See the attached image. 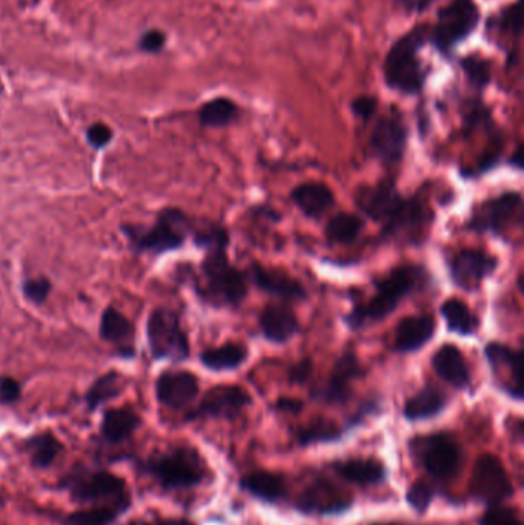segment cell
<instances>
[{
    "instance_id": "484cf974",
    "label": "cell",
    "mask_w": 524,
    "mask_h": 525,
    "mask_svg": "<svg viewBox=\"0 0 524 525\" xmlns=\"http://www.w3.org/2000/svg\"><path fill=\"white\" fill-rule=\"evenodd\" d=\"M332 470L348 483L360 487L380 486L388 478L385 464L374 458H348L332 463Z\"/></svg>"
},
{
    "instance_id": "ac0fdd59",
    "label": "cell",
    "mask_w": 524,
    "mask_h": 525,
    "mask_svg": "<svg viewBox=\"0 0 524 525\" xmlns=\"http://www.w3.org/2000/svg\"><path fill=\"white\" fill-rule=\"evenodd\" d=\"M409 131L402 117L389 114L380 117L372 128L369 146L377 160L386 166L402 162L408 148Z\"/></svg>"
},
{
    "instance_id": "1f68e13d",
    "label": "cell",
    "mask_w": 524,
    "mask_h": 525,
    "mask_svg": "<svg viewBox=\"0 0 524 525\" xmlns=\"http://www.w3.org/2000/svg\"><path fill=\"white\" fill-rule=\"evenodd\" d=\"M440 314L446 321L448 331L458 337L471 338L480 329V320L477 315L472 314L468 304L458 298H448L440 306Z\"/></svg>"
},
{
    "instance_id": "277c9868",
    "label": "cell",
    "mask_w": 524,
    "mask_h": 525,
    "mask_svg": "<svg viewBox=\"0 0 524 525\" xmlns=\"http://www.w3.org/2000/svg\"><path fill=\"white\" fill-rule=\"evenodd\" d=\"M59 487L77 504L114 506L125 512H128L133 504L127 483L108 470L74 467L68 475L60 479Z\"/></svg>"
},
{
    "instance_id": "d6986e66",
    "label": "cell",
    "mask_w": 524,
    "mask_h": 525,
    "mask_svg": "<svg viewBox=\"0 0 524 525\" xmlns=\"http://www.w3.org/2000/svg\"><path fill=\"white\" fill-rule=\"evenodd\" d=\"M199 395V380L188 370H166L157 378L156 397L168 409L191 406Z\"/></svg>"
},
{
    "instance_id": "d6a6232c",
    "label": "cell",
    "mask_w": 524,
    "mask_h": 525,
    "mask_svg": "<svg viewBox=\"0 0 524 525\" xmlns=\"http://www.w3.org/2000/svg\"><path fill=\"white\" fill-rule=\"evenodd\" d=\"M24 450L34 469L47 470L64 452V444L51 432L37 433L25 441Z\"/></svg>"
},
{
    "instance_id": "d4e9b609",
    "label": "cell",
    "mask_w": 524,
    "mask_h": 525,
    "mask_svg": "<svg viewBox=\"0 0 524 525\" xmlns=\"http://www.w3.org/2000/svg\"><path fill=\"white\" fill-rule=\"evenodd\" d=\"M240 490L259 499V501L276 506L288 498V484L285 476L268 470H256L240 479Z\"/></svg>"
},
{
    "instance_id": "11a10c76",
    "label": "cell",
    "mask_w": 524,
    "mask_h": 525,
    "mask_svg": "<svg viewBox=\"0 0 524 525\" xmlns=\"http://www.w3.org/2000/svg\"><path fill=\"white\" fill-rule=\"evenodd\" d=\"M4 502H5L4 496L0 495V507L4 506Z\"/></svg>"
},
{
    "instance_id": "74e56055",
    "label": "cell",
    "mask_w": 524,
    "mask_h": 525,
    "mask_svg": "<svg viewBox=\"0 0 524 525\" xmlns=\"http://www.w3.org/2000/svg\"><path fill=\"white\" fill-rule=\"evenodd\" d=\"M122 392V378L117 372H108L103 377L97 378L87 392L88 410L94 412L97 407L103 406L107 401L113 400Z\"/></svg>"
},
{
    "instance_id": "681fc988",
    "label": "cell",
    "mask_w": 524,
    "mask_h": 525,
    "mask_svg": "<svg viewBox=\"0 0 524 525\" xmlns=\"http://www.w3.org/2000/svg\"><path fill=\"white\" fill-rule=\"evenodd\" d=\"M166 36L162 31L151 30L143 34L139 42V48L145 53H160L165 47Z\"/></svg>"
},
{
    "instance_id": "5b68a950",
    "label": "cell",
    "mask_w": 524,
    "mask_h": 525,
    "mask_svg": "<svg viewBox=\"0 0 524 525\" xmlns=\"http://www.w3.org/2000/svg\"><path fill=\"white\" fill-rule=\"evenodd\" d=\"M425 39V30L415 28L392 45L383 68L386 85L391 90L405 96H417L422 93L426 83V71L420 59V50Z\"/></svg>"
},
{
    "instance_id": "ba28073f",
    "label": "cell",
    "mask_w": 524,
    "mask_h": 525,
    "mask_svg": "<svg viewBox=\"0 0 524 525\" xmlns=\"http://www.w3.org/2000/svg\"><path fill=\"white\" fill-rule=\"evenodd\" d=\"M412 455L435 481L446 483L457 476L463 461V452L449 433L415 436L411 443Z\"/></svg>"
},
{
    "instance_id": "52a82bcc",
    "label": "cell",
    "mask_w": 524,
    "mask_h": 525,
    "mask_svg": "<svg viewBox=\"0 0 524 525\" xmlns=\"http://www.w3.org/2000/svg\"><path fill=\"white\" fill-rule=\"evenodd\" d=\"M523 226V195L508 191L485 200L472 211L465 228L477 234L508 238L512 229Z\"/></svg>"
},
{
    "instance_id": "44dd1931",
    "label": "cell",
    "mask_w": 524,
    "mask_h": 525,
    "mask_svg": "<svg viewBox=\"0 0 524 525\" xmlns=\"http://www.w3.org/2000/svg\"><path fill=\"white\" fill-rule=\"evenodd\" d=\"M246 277L249 283H253L259 291L271 297L283 301H305L308 298V292L299 280L277 269H269L259 263H253L249 266Z\"/></svg>"
},
{
    "instance_id": "e0dca14e",
    "label": "cell",
    "mask_w": 524,
    "mask_h": 525,
    "mask_svg": "<svg viewBox=\"0 0 524 525\" xmlns=\"http://www.w3.org/2000/svg\"><path fill=\"white\" fill-rule=\"evenodd\" d=\"M449 278L461 291H480L483 281L491 278L498 269V258L478 249H465L448 263Z\"/></svg>"
},
{
    "instance_id": "d590c367",
    "label": "cell",
    "mask_w": 524,
    "mask_h": 525,
    "mask_svg": "<svg viewBox=\"0 0 524 525\" xmlns=\"http://www.w3.org/2000/svg\"><path fill=\"white\" fill-rule=\"evenodd\" d=\"M349 432L345 427H340L334 421L320 420L312 421L308 426L302 427L297 432V443L300 446H314V444H331L342 440L343 435Z\"/></svg>"
},
{
    "instance_id": "ee69618b",
    "label": "cell",
    "mask_w": 524,
    "mask_h": 525,
    "mask_svg": "<svg viewBox=\"0 0 524 525\" xmlns=\"http://www.w3.org/2000/svg\"><path fill=\"white\" fill-rule=\"evenodd\" d=\"M377 108H379V102L372 96H360L352 100L351 103L352 114L355 117H359V119L365 120V122L374 117V114L377 113Z\"/></svg>"
},
{
    "instance_id": "db71d44e",
    "label": "cell",
    "mask_w": 524,
    "mask_h": 525,
    "mask_svg": "<svg viewBox=\"0 0 524 525\" xmlns=\"http://www.w3.org/2000/svg\"><path fill=\"white\" fill-rule=\"evenodd\" d=\"M432 2L435 0H418V10H426V8L431 7Z\"/></svg>"
},
{
    "instance_id": "9a60e30c",
    "label": "cell",
    "mask_w": 524,
    "mask_h": 525,
    "mask_svg": "<svg viewBox=\"0 0 524 525\" xmlns=\"http://www.w3.org/2000/svg\"><path fill=\"white\" fill-rule=\"evenodd\" d=\"M354 506V496L326 478H317L302 490L294 509L305 516H339Z\"/></svg>"
},
{
    "instance_id": "ffe728a7",
    "label": "cell",
    "mask_w": 524,
    "mask_h": 525,
    "mask_svg": "<svg viewBox=\"0 0 524 525\" xmlns=\"http://www.w3.org/2000/svg\"><path fill=\"white\" fill-rule=\"evenodd\" d=\"M405 195L398 191L394 180H380L377 185L365 186L355 194V203L360 211L371 218L372 222L382 225L386 218L392 214L398 203L402 202Z\"/></svg>"
},
{
    "instance_id": "9f6ffc18",
    "label": "cell",
    "mask_w": 524,
    "mask_h": 525,
    "mask_svg": "<svg viewBox=\"0 0 524 525\" xmlns=\"http://www.w3.org/2000/svg\"><path fill=\"white\" fill-rule=\"evenodd\" d=\"M377 525H394V524H377Z\"/></svg>"
},
{
    "instance_id": "603a6c76",
    "label": "cell",
    "mask_w": 524,
    "mask_h": 525,
    "mask_svg": "<svg viewBox=\"0 0 524 525\" xmlns=\"http://www.w3.org/2000/svg\"><path fill=\"white\" fill-rule=\"evenodd\" d=\"M260 334L271 344H286L302 332L299 318L282 304H271L259 317Z\"/></svg>"
},
{
    "instance_id": "7402d4cb",
    "label": "cell",
    "mask_w": 524,
    "mask_h": 525,
    "mask_svg": "<svg viewBox=\"0 0 524 525\" xmlns=\"http://www.w3.org/2000/svg\"><path fill=\"white\" fill-rule=\"evenodd\" d=\"M432 315H411L403 318L395 329L394 350L397 354H417L431 343L435 335Z\"/></svg>"
},
{
    "instance_id": "8d00e7d4",
    "label": "cell",
    "mask_w": 524,
    "mask_h": 525,
    "mask_svg": "<svg viewBox=\"0 0 524 525\" xmlns=\"http://www.w3.org/2000/svg\"><path fill=\"white\" fill-rule=\"evenodd\" d=\"M125 510L114 506H88L85 509L68 513L60 519V525H111L123 515Z\"/></svg>"
},
{
    "instance_id": "f546056e",
    "label": "cell",
    "mask_w": 524,
    "mask_h": 525,
    "mask_svg": "<svg viewBox=\"0 0 524 525\" xmlns=\"http://www.w3.org/2000/svg\"><path fill=\"white\" fill-rule=\"evenodd\" d=\"M139 426L140 417L134 410L128 407H117V409H110L103 413L100 435L105 443L120 444L127 441Z\"/></svg>"
},
{
    "instance_id": "bcb514c9",
    "label": "cell",
    "mask_w": 524,
    "mask_h": 525,
    "mask_svg": "<svg viewBox=\"0 0 524 525\" xmlns=\"http://www.w3.org/2000/svg\"><path fill=\"white\" fill-rule=\"evenodd\" d=\"M501 28L511 33L512 36L520 37L521 34V2H517L514 7H509L503 13L500 20Z\"/></svg>"
},
{
    "instance_id": "f907efd6",
    "label": "cell",
    "mask_w": 524,
    "mask_h": 525,
    "mask_svg": "<svg viewBox=\"0 0 524 525\" xmlns=\"http://www.w3.org/2000/svg\"><path fill=\"white\" fill-rule=\"evenodd\" d=\"M274 409H276L277 412L297 415V413L302 412L303 403L300 400H296V398L283 397L276 401V404H274Z\"/></svg>"
},
{
    "instance_id": "8fae6325",
    "label": "cell",
    "mask_w": 524,
    "mask_h": 525,
    "mask_svg": "<svg viewBox=\"0 0 524 525\" xmlns=\"http://www.w3.org/2000/svg\"><path fill=\"white\" fill-rule=\"evenodd\" d=\"M432 220L434 215L423 200L403 197L400 205L382 223V237L405 245H420L426 240Z\"/></svg>"
},
{
    "instance_id": "7c38bea8",
    "label": "cell",
    "mask_w": 524,
    "mask_h": 525,
    "mask_svg": "<svg viewBox=\"0 0 524 525\" xmlns=\"http://www.w3.org/2000/svg\"><path fill=\"white\" fill-rule=\"evenodd\" d=\"M366 375L365 366L355 350H345L335 361L328 380L314 387L309 393L312 401L325 406H345L352 398V384Z\"/></svg>"
},
{
    "instance_id": "5bb4252c",
    "label": "cell",
    "mask_w": 524,
    "mask_h": 525,
    "mask_svg": "<svg viewBox=\"0 0 524 525\" xmlns=\"http://www.w3.org/2000/svg\"><path fill=\"white\" fill-rule=\"evenodd\" d=\"M253 404V398L242 387L220 384L205 393L196 409L186 415V421L223 420L234 421Z\"/></svg>"
},
{
    "instance_id": "60d3db41",
    "label": "cell",
    "mask_w": 524,
    "mask_h": 525,
    "mask_svg": "<svg viewBox=\"0 0 524 525\" xmlns=\"http://www.w3.org/2000/svg\"><path fill=\"white\" fill-rule=\"evenodd\" d=\"M193 240L194 245H196L197 248L203 249V251L217 248V246H229V243H231V238H229L226 229L216 225L203 226V228L197 229V231L194 232Z\"/></svg>"
},
{
    "instance_id": "f6af8a7d",
    "label": "cell",
    "mask_w": 524,
    "mask_h": 525,
    "mask_svg": "<svg viewBox=\"0 0 524 525\" xmlns=\"http://www.w3.org/2000/svg\"><path fill=\"white\" fill-rule=\"evenodd\" d=\"M312 374H314V363L309 358H305V360H300L299 363L294 364L289 369L288 380L291 384L303 386V384L311 380Z\"/></svg>"
},
{
    "instance_id": "836d02e7",
    "label": "cell",
    "mask_w": 524,
    "mask_h": 525,
    "mask_svg": "<svg viewBox=\"0 0 524 525\" xmlns=\"http://www.w3.org/2000/svg\"><path fill=\"white\" fill-rule=\"evenodd\" d=\"M365 229L363 218L351 212L332 215L325 226V237L331 245H352Z\"/></svg>"
},
{
    "instance_id": "c3c4849f",
    "label": "cell",
    "mask_w": 524,
    "mask_h": 525,
    "mask_svg": "<svg viewBox=\"0 0 524 525\" xmlns=\"http://www.w3.org/2000/svg\"><path fill=\"white\" fill-rule=\"evenodd\" d=\"M87 137L93 148L102 149L113 139V131L107 125H103V123H94L93 126L88 128Z\"/></svg>"
},
{
    "instance_id": "2e32d148",
    "label": "cell",
    "mask_w": 524,
    "mask_h": 525,
    "mask_svg": "<svg viewBox=\"0 0 524 525\" xmlns=\"http://www.w3.org/2000/svg\"><path fill=\"white\" fill-rule=\"evenodd\" d=\"M485 358L494 377L495 386L515 401L523 400L521 352L508 344L491 341L485 346Z\"/></svg>"
},
{
    "instance_id": "8992f818",
    "label": "cell",
    "mask_w": 524,
    "mask_h": 525,
    "mask_svg": "<svg viewBox=\"0 0 524 525\" xmlns=\"http://www.w3.org/2000/svg\"><path fill=\"white\" fill-rule=\"evenodd\" d=\"M191 228L193 225L185 212L168 208L160 212L151 228L123 226V232L127 234L134 251L165 254L182 248Z\"/></svg>"
},
{
    "instance_id": "7dc6e473",
    "label": "cell",
    "mask_w": 524,
    "mask_h": 525,
    "mask_svg": "<svg viewBox=\"0 0 524 525\" xmlns=\"http://www.w3.org/2000/svg\"><path fill=\"white\" fill-rule=\"evenodd\" d=\"M20 393L22 389H20L19 381L11 377H0V403L5 406L17 403Z\"/></svg>"
},
{
    "instance_id": "f5cc1de1",
    "label": "cell",
    "mask_w": 524,
    "mask_h": 525,
    "mask_svg": "<svg viewBox=\"0 0 524 525\" xmlns=\"http://www.w3.org/2000/svg\"><path fill=\"white\" fill-rule=\"evenodd\" d=\"M509 165L512 166V168L517 169V171H523L524 166V159H523V146L518 145L517 149H515L514 156H512V159H509Z\"/></svg>"
},
{
    "instance_id": "f1b7e54d",
    "label": "cell",
    "mask_w": 524,
    "mask_h": 525,
    "mask_svg": "<svg viewBox=\"0 0 524 525\" xmlns=\"http://www.w3.org/2000/svg\"><path fill=\"white\" fill-rule=\"evenodd\" d=\"M133 324L116 308L103 312L100 321V337L108 343L116 344L123 357H133Z\"/></svg>"
},
{
    "instance_id": "ab89813d",
    "label": "cell",
    "mask_w": 524,
    "mask_h": 525,
    "mask_svg": "<svg viewBox=\"0 0 524 525\" xmlns=\"http://www.w3.org/2000/svg\"><path fill=\"white\" fill-rule=\"evenodd\" d=\"M434 498V487L426 483V481H423V479L412 483L411 486L408 487V492H406V501H408L409 507L414 509L415 512L420 513V515L431 507Z\"/></svg>"
},
{
    "instance_id": "f35d334b",
    "label": "cell",
    "mask_w": 524,
    "mask_h": 525,
    "mask_svg": "<svg viewBox=\"0 0 524 525\" xmlns=\"http://www.w3.org/2000/svg\"><path fill=\"white\" fill-rule=\"evenodd\" d=\"M461 67L465 70L469 83L475 86L477 90H485L486 86L491 82V68H489V63L486 62V59L469 56L461 62Z\"/></svg>"
},
{
    "instance_id": "cb8c5ba5",
    "label": "cell",
    "mask_w": 524,
    "mask_h": 525,
    "mask_svg": "<svg viewBox=\"0 0 524 525\" xmlns=\"http://www.w3.org/2000/svg\"><path fill=\"white\" fill-rule=\"evenodd\" d=\"M431 364L435 374L454 389L468 390L472 386V375L468 361L454 344H443L432 355Z\"/></svg>"
},
{
    "instance_id": "30bf717a",
    "label": "cell",
    "mask_w": 524,
    "mask_h": 525,
    "mask_svg": "<svg viewBox=\"0 0 524 525\" xmlns=\"http://www.w3.org/2000/svg\"><path fill=\"white\" fill-rule=\"evenodd\" d=\"M146 335L151 354L156 360L183 363L190 358V341L177 312L168 308L156 309L148 320Z\"/></svg>"
},
{
    "instance_id": "9c48e42d",
    "label": "cell",
    "mask_w": 524,
    "mask_h": 525,
    "mask_svg": "<svg viewBox=\"0 0 524 525\" xmlns=\"http://www.w3.org/2000/svg\"><path fill=\"white\" fill-rule=\"evenodd\" d=\"M480 22V8L474 0H451L438 13L432 43L443 56H451Z\"/></svg>"
},
{
    "instance_id": "b9f144b4",
    "label": "cell",
    "mask_w": 524,
    "mask_h": 525,
    "mask_svg": "<svg viewBox=\"0 0 524 525\" xmlns=\"http://www.w3.org/2000/svg\"><path fill=\"white\" fill-rule=\"evenodd\" d=\"M481 525H523L517 510L505 506H492L481 516Z\"/></svg>"
},
{
    "instance_id": "4fadbf2b",
    "label": "cell",
    "mask_w": 524,
    "mask_h": 525,
    "mask_svg": "<svg viewBox=\"0 0 524 525\" xmlns=\"http://www.w3.org/2000/svg\"><path fill=\"white\" fill-rule=\"evenodd\" d=\"M469 492L475 501L488 504V507L500 506L514 495L509 473L497 456L485 453L475 461Z\"/></svg>"
},
{
    "instance_id": "816d5d0a",
    "label": "cell",
    "mask_w": 524,
    "mask_h": 525,
    "mask_svg": "<svg viewBox=\"0 0 524 525\" xmlns=\"http://www.w3.org/2000/svg\"><path fill=\"white\" fill-rule=\"evenodd\" d=\"M128 525H194L193 522L186 521V519L168 518V519H154V521H134Z\"/></svg>"
},
{
    "instance_id": "e575fe53",
    "label": "cell",
    "mask_w": 524,
    "mask_h": 525,
    "mask_svg": "<svg viewBox=\"0 0 524 525\" xmlns=\"http://www.w3.org/2000/svg\"><path fill=\"white\" fill-rule=\"evenodd\" d=\"M240 109L236 102L226 97L209 100L200 108L199 122L203 128H223L239 119Z\"/></svg>"
},
{
    "instance_id": "83f0119b",
    "label": "cell",
    "mask_w": 524,
    "mask_h": 525,
    "mask_svg": "<svg viewBox=\"0 0 524 525\" xmlns=\"http://www.w3.org/2000/svg\"><path fill=\"white\" fill-rule=\"evenodd\" d=\"M291 202L311 220L323 217L335 205L332 189L323 182H305L292 189Z\"/></svg>"
},
{
    "instance_id": "3957f363",
    "label": "cell",
    "mask_w": 524,
    "mask_h": 525,
    "mask_svg": "<svg viewBox=\"0 0 524 525\" xmlns=\"http://www.w3.org/2000/svg\"><path fill=\"white\" fill-rule=\"evenodd\" d=\"M140 466L166 492L194 489L202 486L208 478L205 459L190 446H176L154 453Z\"/></svg>"
},
{
    "instance_id": "7a4b0ae2",
    "label": "cell",
    "mask_w": 524,
    "mask_h": 525,
    "mask_svg": "<svg viewBox=\"0 0 524 525\" xmlns=\"http://www.w3.org/2000/svg\"><path fill=\"white\" fill-rule=\"evenodd\" d=\"M199 277L194 283L203 303L216 309H236L248 297L249 281L228 257V246L205 251Z\"/></svg>"
},
{
    "instance_id": "4316f807",
    "label": "cell",
    "mask_w": 524,
    "mask_h": 525,
    "mask_svg": "<svg viewBox=\"0 0 524 525\" xmlns=\"http://www.w3.org/2000/svg\"><path fill=\"white\" fill-rule=\"evenodd\" d=\"M448 403L445 390L434 384H426L406 401L403 406V417L409 423L432 420L445 412Z\"/></svg>"
},
{
    "instance_id": "6da1fadb",
    "label": "cell",
    "mask_w": 524,
    "mask_h": 525,
    "mask_svg": "<svg viewBox=\"0 0 524 525\" xmlns=\"http://www.w3.org/2000/svg\"><path fill=\"white\" fill-rule=\"evenodd\" d=\"M429 275L423 266L400 265L385 277L374 281V295L365 303H357L343 315L342 320L349 331L360 332L382 323L391 317L406 298L425 286Z\"/></svg>"
},
{
    "instance_id": "4dcf8cb0",
    "label": "cell",
    "mask_w": 524,
    "mask_h": 525,
    "mask_svg": "<svg viewBox=\"0 0 524 525\" xmlns=\"http://www.w3.org/2000/svg\"><path fill=\"white\" fill-rule=\"evenodd\" d=\"M249 350L245 344L229 343L205 350L200 354V363L213 372H233L248 361Z\"/></svg>"
},
{
    "instance_id": "7bdbcfd3",
    "label": "cell",
    "mask_w": 524,
    "mask_h": 525,
    "mask_svg": "<svg viewBox=\"0 0 524 525\" xmlns=\"http://www.w3.org/2000/svg\"><path fill=\"white\" fill-rule=\"evenodd\" d=\"M22 288H24V295L28 300L40 304L44 303L50 295L51 283L44 277L33 278V280L25 281Z\"/></svg>"
}]
</instances>
